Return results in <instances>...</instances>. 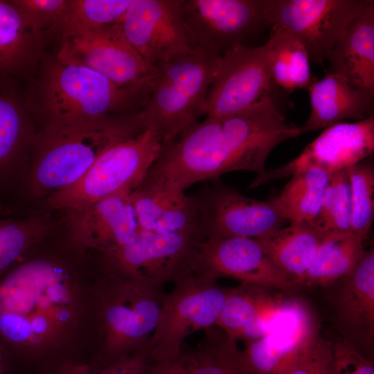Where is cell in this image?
I'll list each match as a JSON object with an SVG mask.
<instances>
[{
	"mask_svg": "<svg viewBox=\"0 0 374 374\" xmlns=\"http://www.w3.org/2000/svg\"><path fill=\"white\" fill-rule=\"evenodd\" d=\"M80 304V289L62 262H22L0 276V341L11 359L45 357L75 331Z\"/></svg>",
	"mask_w": 374,
	"mask_h": 374,
	"instance_id": "1",
	"label": "cell"
},
{
	"mask_svg": "<svg viewBox=\"0 0 374 374\" xmlns=\"http://www.w3.org/2000/svg\"><path fill=\"white\" fill-rule=\"evenodd\" d=\"M152 81L118 85L91 69L64 63L46 51L22 92L39 133L137 112L147 100Z\"/></svg>",
	"mask_w": 374,
	"mask_h": 374,
	"instance_id": "2",
	"label": "cell"
},
{
	"mask_svg": "<svg viewBox=\"0 0 374 374\" xmlns=\"http://www.w3.org/2000/svg\"><path fill=\"white\" fill-rule=\"evenodd\" d=\"M136 113L112 115L36 133L30 148L29 188L49 196L80 179L112 145L144 132Z\"/></svg>",
	"mask_w": 374,
	"mask_h": 374,
	"instance_id": "3",
	"label": "cell"
},
{
	"mask_svg": "<svg viewBox=\"0 0 374 374\" xmlns=\"http://www.w3.org/2000/svg\"><path fill=\"white\" fill-rule=\"evenodd\" d=\"M220 56L198 51L157 65L147 100L136 114L142 130L155 132L166 147L196 123Z\"/></svg>",
	"mask_w": 374,
	"mask_h": 374,
	"instance_id": "4",
	"label": "cell"
},
{
	"mask_svg": "<svg viewBox=\"0 0 374 374\" xmlns=\"http://www.w3.org/2000/svg\"><path fill=\"white\" fill-rule=\"evenodd\" d=\"M165 295L163 288L104 273L95 294L102 366L145 351Z\"/></svg>",
	"mask_w": 374,
	"mask_h": 374,
	"instance_id": "5",
	"label": "cell"
},
{
	"mask_svg": "<svg viewBox=\"0 0 374 374\" xmlns=\"http://www.w3.org/2000/svg\"><path fill=\"white\" fill-rule=\"evenodd\" d=\"M166 294L157 323L145 352L154 362L175 359L185 339L215 326L229 289L212 276L190 271L175 279Z\"/></svg>",
	"mask_w": 374,
	"mask_h": 374,
	"instance_id": "6",
	"label": "cell"
},
{
	"mask_svg": "<svg viewBox=\"0 0 374 374\" xmlns=\"http://www.w3.org/2000/svg\"><path fill=\"white\" fill-rule=\"evenodd\" d=\"M164 148L151 130L118 142L106 150L76 182L48 196L44 206L48 210L75 209L124 189L134 190Z\"/></svg>",
	"mask_w": 374,
	"mask_h": 374,
	"instance_id": "7",
	"label": "cell"
},
{
	"mask_svg": "<svg viewBox=\"0 0 374 374\" xmlns=\"http://www.w3.org/2000/svg\"><path fill=\"white\" fill-rule=\"evenodd\" d=\"M204 239L199 231L161 233L140 229L127 243L98 254L103 273L163 288L193 271Z\"/></svg>",
	"mask_w": 374,
	"mask_h": 374,
	"instance_id": "8",
	"label": "cell"
},
{
	"mask_svg": "<svg viewBox=\"0 0 374 374\" xmlns=\"http://www.w3.org/2000/svg\"><path fill=\"white\" fill-rule=\"evenodd\" d=\"M53 53L62 62L91 69L118 85L150 80L157 71L127 39L121 24H112L66 35Z\"/></svg>",
	"mask_w": 374,
	"mask_h": 374,
	"instance_id": "9",
	"label": "cell"
},
{
	"mask_svg": "<svg viewBox=\"0 0 374 374\" xmlns=\"http://www.w3.org/2000/svg\"><path fill=\"white\" fill-rule=\"evenodd\" d=\"M271 0H178L197 49L221 55L259 28L271 25Z\"/></svg>",
	"mask_w": 374,
	"mask_h": 374,
	"instance_id": "10",
	"label": "cell"
},
{
	"mask_svg": "<svg viewBox=\"0 0 374 374\" xmlns=\"http://www.w3.org/2000/svg\"><path fill=\"white\" fill-rule=\"evenodd\" d=\"M272 85L266 44H238L218 57L202 115L239 112L271 93Z\"/></svg>",
	"mask_w": 374,
	"mask_h": 374,
	"instance_id": "11",
	"label": "cell"
},
{
	"mask_svg": "<svg viewBox=\"0 0 374 374\" xmlns=\"http://www.w3.org/2000/svg\"><path fill=\"white\" fill-rule=\"evenodd\" d=\"M220 118L235 157L236 171L256 174L250 188L267 182L265 164L271 152L280 143L303 134L300 126L286 121L271 93Z\"/></svg>",
	"mask_w": 374,
	"mask_h": 374,
	"instance_id": "12",
	"label": "cell"
},
{
	"mask_svg": "<svg viewBox=\"0 0 374 374\" xmlns=\"http://www.w3.org/2000/svg\"><path fill=\"white\" fill-rule=\"evenodd\" d=\"M365 0H271V25L295 37L310 62L323 64Z\"/></svg>",
	"mask_w": 374,
	"mask_h": 374,
	"instance_id": "13",
	"label": "cell"
},
{
	"mask_svg": "<svg viewBox=\"0 0 374 374\" xmlns=\"http://www.w3.org/2000/svg\"><path fill=\"white\" fill-rule=\"evenodd\" d=\"M200 211L203 238H258L287 222L274 199L247 197L222 183H215L195 195Z\"/></svg>",
	"mask_w": 374,
	"mask_h": 374,
	"instance_id": "14",
	"label": "cell"
},
{
	"mask_svg": "<svg viewBox=\"0 0 374 374\" xmlns=\"http://www.w3.org/2000/svg\"><path fill=\"white\" fill-rule=\"evenodd\" d=\"M121 24L128 41L153 67L198 51L181 19L178 0H130Z\"/></svg>",
	"mask_w": 374,
	"mask_h": 374,
	"instance_id": "15",
	"label": "cell"
},
{
	"mask_svg": "<svg viewBox=\"0 0 374 374\" xmlns=\"http://www.w3.org/2000/svg\"><path fill=\"white\" fill-rule=\"evenodd\" d=\"M193 271L215 278L229 277L268 288L294 287L254 238L213 237L203 240Z\"/></svg>",
	"mask_w": 374,
	"mask_h": 374,
	"instance_id": "16",
	"label": "cell"
},
{
	"mask_svg": "<svg viewBox=\"0 0 374 374\" xmlns=\"http://www.w3.org/2000/svg\"><path fill=\"white\" fill-rule=\"evenodd\" d=\"M374 115L352 123L341 122L323 132L286 164L267 171V182L319 168L328 175L347 169L373 154Z\"/></svg>",
	"mask_w": 374,
	"mask_h": 374,
	"instance_id": "17",
	"label": "cell"
},
{
	"mask_svg": "<svg viewBox=\"0 0 374 374\" xmlns=\"http://www.w3.org/2000/svg\"><path fill=\"white\" fill-rule=\"evenodd\" d=\"M132 191L124 189L85 206L62 211L73 244L100 253L130 242L140 230Z\"/></svg>",
	"mask_w": 374,
	"mask_h": 374,
	"instance_id": "18",
	"label": "cell"
},
{
	"mask_svg": "<svg viewBox=\"0 0 374 374\" xmlns=\"http://www.w3.org/2000/svg\"><path fill=\"white\" fill-rule=\"evenodd\" d=\"M330 286L335 322L344 339L373 359L374 339V249L365 250L348 275Z\"/></svg>",
	"mask_w": 374,
	"mask_h": 374,
	"instance_id": "19",
	"label": "cell"
},
{
	"mask_svg": "<svg viewBox=\"0 0 374 374\" xmlns=\"http://www.w3.org/2000/svg\"><path fill=\"white\" fill-rule=\"evenodd\" d=\"M317 332L310 309L299 299L268 335L246 342L241 353L253 374H286Z\"/></svg>",
	"mask_w": 374,
	"mask_h": 374,
	"instance_id": "20",
	"label": "cell"
},
{
	"mask_svg": "<svg viewBox=\"0 0 374 374\" xmlns=\"http://www.w3.org/2000/svg\"><path fill=\"white\" fill-rule=\"evenodd\" d=\"M46 51L44 34L28 24L12 0H0V88L25 84Z\"/></svg>",
	"mask_w": 374,
	"mask_h": 374,
	"instance_id": "21",
	"label": "cell"
},
{
	"mask_svg": "<svg viewBox=\"0 0 374 374\" xmlns=\"http://www.w3.org/2000/svg\"><path fill=\"white\" fill-rule=\"evenodd\" d=\"M310 112L301 125L302 133L324 130L350 119L364 120L373 115L374 91L361 89L346 77L328 73L308 87Z\"/></svg>",
	"mask_w": 374,
	"mask_h": 374,
	"instance_id": "22",
	"label": "cell"
},
{
	"mask_svg": "<svg viewBox=\"0 0 374 374\" xmlns=\"http://www.w3.org/2000/svg\"><path fill=\"white\" fill-rule=\"evenodd\" d=\"M132 202L141 230L161 233L200 232V211L195 195L143 184L132 193Z\"/></svg>",
	"mask_w": 374,
	"mask_h": 374,
	"instance_id": "23",
	"label": "cell"
},
{
	"mask_svg": "<svg viewBox=\"0 0 374 374\" xmlns=\"http://www.w3.org/2000/svg\"><path fill=\"white\" fill-rule=\"evenodd\" d=\"M325 59L328 73L343 75L361 89L374 91L373 1L365 0Z\"/></svg>",
	"mask_w": 374,
	"mask_h": 374,
	"instance_id": "24",
	"label": "cell"
},
{
	"mask_svg": "<svg viewBox=\"0 0 374 374\" xmlns=\"http://www.w3.org/2000/svg\"><path fill=\"white\" fill-rule=\"evenodd\" d=\"M324 235L310 223L292 222L254 239L296 287L313 262Z\"/></svg>",
	"mask_w": 374,
	"mask_h": 374,
	"instance_id": "25",
	"label": "cell"
},
{
	"mask_svg": "<svg viewBox=\"0 0 374 374\" xmlns=\"http://www.w3.org/2000/svg\"><path fill=\"white\" fill-rule=\"evenodd\" d=\"M36 134L33 119L17 86L0 90V178L10 172L30 154Z\"/></svg>",
	"mask_w": 374,
	"mask_h": 374,
	"instance_id": "26",
	"label": "cell"
},
{
	"mask_svg": "<svg viewBox=\"0 0 374 374\" xmlns=\"http://www.w3.org/2000/svg\"><path fill=\"white\" fill-rule=\"evenodd\" d=\"M365 241L351 233L325 235L313 262L296 287H328L348 275L364 254Z\"/></svg>",
	"mask_w": 374,
	"mask_h": 374,
	"instance_id": "27",
	"label": "cell"
},
{
	"mask_svg": "<svg viewBox=\"0 0 374 374\" xmlns=\"http://www.w3.org/2000/svg\"><path fill=\"white\" fill-rule=\"evenodd\" d=\"M265 44L272 84L288 91L308 88L312 82L310 62L299 40L273 25Z\"/></svg>",
	"mask_w": 374,
	"mask_h": 374,
	"instance_id": "28",
	"label": "cell"
},
{
	"mask_svg": "<svg viewBox=\"0 0 374 374\" xmlns=\"http://www.w3.org/2000/svg\"><path fill=\"white\" fill-rule=\"evenodd\" d=\"M291 177L273 199L287 222L311 223L319 211L329 175L312 167Z\"/></svg>",
	"mask_w": 374,
	"mask_h": 374,
	"instance_id": "29",
	"label": "cell"
},
{
	"mask_svg": "<svg viewBox=\"0 0 374 374\" xmlns=\"http://www.w3.org/2000/svg\"><path fill=\"white\" fill-rule=\"evenodd\" d=\"M130 0H66L56 22L45 33L46 45L77 31L122 24Z\"/></svg>",
	"mask_w": 374,
	"mask_h": 374,
	"instance_id": "30",
	"label": "cell"
},
{
	"mask_svg": "<svg viewBox=\"0 0 374 374\" xmlns=\"http://www.w3.org/2000/svg\"><path fill=\"white\" fill-rule=\"evenodd\" d=\"M213 327L204 331L195 348L186 351L190 374H253L237 343Z\"/></svg>",
	"mask_w": 374,
	"mask_h": 374,
	"instance_id": "31",
	"label": "cell"
},
{
	"mask_svg": "<svg viewBox=\"0 0 374 374\" xmlns=\"http://www.w3.org/2000/svg\"><path fill=\"white\" fill-rule=\"evenodd\" d=\"M268 289L242 283L229 289L215 326L229 339L237 342L244 327L276 298Z\"/></svg>",
	"mask_w": 374,
	"mask_h": 374,
	"instance_id": "32",
	"label": "cell"
},
{
	"mask_svg": "<svg viewBox=\"0 0 374 374\" xmlns=\"http://www.w3.org/2000/svg\"><path fill=\"white\" fill-rule=\"evenodd\" d=\"M53 226V221L47 213L24 219L0 220V276L47 235Z\"/></svg>",
	"mask_w": 374,
	"mask_h": 374,
	"instance_id": "33",
	"label": "cell"
},
{
	"mask_svg": "<svg viewBox=\"0 0 374 374\" xmlns=\"http://www.w3.org/2000/svg\"><path fill=\"white\" fill-rule=\"evenodd\" d=\"M323 235L351 232V197L347 170L329 175L319 211L310 223Z\"/></svg>",
	"mask_w": 374,
	"mask_h": 374,
	"instance_id": "34",
	"label": "cell"
},
{
	"mask_svg": "<svg viewBox=\"0 0 374 374\" xmlns=\"http://www.w3.org/2000/svg\"><path fill=\"white\" fill-rule=\"evenodd\" d=\"M351 197V232L366 239L374 218V168L370 157L347 169Z\"/></svg>",
	"mask_w": 374,
	"mask_h": 374,
	"instance_id": "35",
	"label": "cell"
},
{
	"mask_svg": "<svg viewBox=\"0 0 374 374\" xmlns=\"http://www.w3.org/2000/svg\"><path fill=\"white\" fill-rule=\"evenodd\" d=\"M332 343L318 332L310 339L286 374H328Z\"/></svg>",
	"mask_w": 374,
	"mask_h": 374,
	"instance_id": "36",
	"label": "cell"
},
{
	"mask_svg": "<svg viewBox=\"0 0 374 374\" xmlns=\"http://www.w3.org/2000/svg\"><path fill=\"white\" fill-rule=\"evenodd\" d=\"M328 374H374V362L342 338L332 343Z\"/></svg>",
	"mask_w": 374,
	"mask_h": 374,
	"instance_id": "37",
	"label": "cell"
},
{
	"mask_svg": "<svg viewBox=\"0 0 374 374\" xmlns=\"http://www.w3.org/2000/svg\"><path fill=\"white\" fill-rule=\"evenodd\" d=\"M28 24L45 33L56 22L66 0H12Z\"/></svg>",
	"mask_w": 374,
	"mask_h": 374,
	"instance_id": "38",
	"label": "cell"
},
{
	"mask_svg": "<svg viewBox=\"0 0 374 374\" xmlns=\"http://www.w3.org/2000/svg\"><path fill=\"white\" fill-rule=\"evenodd\" d=\"M147 361L145 351L136 353L104 364L98 374H141Z\"/></svg>",
	"mask_w": 374,
	"mask_h": 374,
	"instance_id": "39",
	"label": "cell"
},
{
	"mask_svg": "<svg viewBox=\"0 0 374 374\" xmlns=\"http://www.w3.org/2000/svg\"><path fill=\"white\" fill-rule=\"evenodd\" d=\"M141 374H190L186 350L170 361L154 362L148 358Z\"/></svg>",
	"mask_w": 374,
	"mask_h": 374,
	"instance_id": "40",
	"label": "cell"
},
{
	"mask_svg": "<svg viewBox=\"0 0 374 374\" xmlns=\"http://www.w3.org/2000/svg\"><path fill=\"white\" fill-rule=\"evenodd\" d=\"M99 371L84 362L65 360L51 366L44 374H98Z\"/></svg>",
	"mask_w": 374,
	"mask_h": 374,
	"instance_id": "41",
	"label": "cell"
},
{
	"mask_svg": "<svg viewBox=\"0 0 374 374\" xmlns=\"http://www.w3.org/2000/svg\"><path fill=\"white\" fill-rule=\"evenodd\" d=\"M12 361L4 345L0 341V374H11Z\"/></svg>",
	"mask_w": 374,
	"mask_h": 374,
	"instance_id": "42",
	"label": "cell"
}]
</instances>
